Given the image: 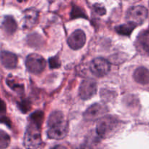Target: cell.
I'll list each match as a JSON object with an SVG mask.
<instances>
[{"label": "cell", "instance_id": "1", "mask_svg": "<svg viewBox=\"0 0 149 149\" xmlns=\"http://www.w3.org/2000/svg\"><path fill=\"white\" fill-rule=\"evenodd\" d=\"M43 112L38 111L32 113L25 132L23 144L26 149H38L42 145L41 125L43 121Z\"/></svg>", "mask_w": 149, "mask_h": 149}, {"label": "cell", "instance_id": "2", "mask_svg": "<svg viewBox=\"0 0 149 149\" xmlns=\"http://www.w3.org/2000/svg\"><path fill=\"white\" fill-rule=\"evenodd\" d=\"M47 136L54 140H61L66 136L68 131V124L63 113L55 111L49 115L47 120Z\"/></svg>", "mask_w": 149, "mask_h": 149}, {"label": "cell", "instance_id": "3", "mask_svg": "<svg viewBox=\"0 0 149 149\" xmlns=\"http://www.w3.org/2000/svg\"><path fill=\"white\" fill-rule=\"evenodd\" d=\"M119 122L112 116H105L98 121L96 131L100 138H107L115 133L119 127Z\"/></svg>", "mask_w": 149, "mask_h": 149}, {"label": "cell", "instance_id": "4", "mask_svg": "<svg viewBox=\"0 0 149 149\" xmlns=\"http://www.w3.org/2000/svg\"><path fill=\"white\" fill-rule=\"evenodd\" d=\"M148 15V10L142 5H136L130 7L127 13V20L128 23L138 25L142 24Z\"/></svg>", "mask_w": 149, "mask_h": 149}, {"label": "cell", "instance_id": "5", "mask_svg": "<svg viewBox=\"0 0 149 149\" xmlns=\"http://www.w3.org/2000/svg\"><path fill=\"white\" fill-rule=\"evenodd\" d=\"M26 66L29 72L39 74L43 71L46 66V61L38 54H30L26 59Z\"/></svg>", "mask_w": 149, "mask_h": 149}, {"label": "cell", "instance_id": "6", "mask_svg": "<svg viewBox=\"0 0 149 149\" xmlns=\"http://www.w3.org/2000/svg\"><path fill=\"white\" fill-rule=\"evenodd\" d=\"M90 70L97 77H104L110 71V63L103 58H96L90 63Z\"/></svg>", "mask_w": 149, "mask_h": 149}, {"label": "cell", "instance_id": "7", "mask_svg": "<svg viewBox=\"0 0 149 149\" xmlns=\"http://www.w3.org/2000/svg\"><path fill=\"white\" fill-rule=\"evenodd\" d=\"M107 109L104 105L100 103H95L90 106L84 113V118L88 122H94L96 120H100L104 117L105 114L107 113Z\"/></svg>", "mask_w": 149, "mask_h": 149}, {"label": "cell", "instance_id": "8", "mask_svg": "<svg viewBox=\"0 0 149 149\" xmlns=\"http://www.w3.org/2000/svg\"><path fill=\"white\" fill-rule=\"evenodd\" d=\"M97 91V83L92 79H87L81 82L79 90L80 97L83 100L90 99Z\"/></svg>", "mask_w": 149, "mask_h": 149}, {"label": "cell", "instance_id": "9", "mask_svg": "<svg viewBox=\"0 0 149 149\" xmlns=\"http://www.w3.org/2000/svg\"><path fill=\"white\" fill-rule=\"evenodd\" d=\"M68 45L71 49H79L82 47L86 42V35L83 31L78 29L73 32L68 38Z\"/></svg>", "mask_w": 149, "mask_h": 149}, {"label": "cell", "instance_id": "10", "mask_svg": "<svg viewBox=\"0 0 149 149\" xmlns=\"http://www.w3.org/2000/svg\"><path fill=\"white\" fill-rule=\"evenodd\" d=\"M135 47L140 53L143 55L149 53V31H145L138 35L135 42Z\"/></svg>", "mask_w": 149, "mask_h": 149}, {"label": "cell", "instance_id": "11", "mask_svg": "<svg viewBox=\"0 0 149 149\" xmlns=\"http://www.w3.org/2000/svg\"><path fill=\"white\" fill-rule=\"evenodd\" d=\"M39 13L34 8L27 9L23 12V28L24 29H31L38 20Z\"/></svg>", "mask_w": 149, "mask_h": 149}, {"label": "cell", "instance_id": "12", "mask_svg": "<svg viewBox=\"0 0 149 149\" xmlns=\"http://www.w3.org/2000/svg\"><path fill=\"white\" fill-rule=\"evenodd\" d=\"M1 62L3 66L12 69L17 66V57L12 52L2 51L1 53Z\"/></svg>", "mask_w": 149, "mask_h": 149}, {"label": "cell", "instance_id": "13", "mask_svg": "<svg viewBox=\"0 0 149 149\" xmlns=\"http://www.w3.org/2000/svg\"><path fill=\"white\" fill-rule=\"evenodd\" d=\"M135 81L141 84H149V70L145 67H139L133 74Z\"/></svg>", "mask_w": 149, "mask_h": 149}, {"label": "cell", "instance_id": "14", "mask_svg": "<svg viewBox=\"0 0 149 149\" xmlns=\"http://www.w3.org/2000/svg\"><path fill=\"white\" fill-rule=\"evenodd\" d=\"M2 29L9 34H13L17 29V23L11 16H5L1 24Z\"/></svg>", "mask_w": 149, "mask_h": 149}, {"label": "cell", "instance_id": "15", "mask_svg": "<svg viewBox=\"0 0 149 149\" xmlns=\"http://www.w3.org/2000/svg\"><path fill=\"white\" fill-rule=\"evenodd\" d=\"M136 26V25L133 24V23H127L126 24L121 25V26L116 27V31L119 34L124 35V36H129Z\"/></svg>", "mask_w": 149, "mask_h": 149}, {"label": "cell", "instance_id": "16", "mask_svg": "<svg viewBox=\"0 0 149 149\" xmlns=\"http://www.w3.org/2000/svg\"><path fill=\"white\" fill-rule=\"evenodd\" d=\"M7 84L12 90H13L15 92H16V93L22 94V93L24 92V87H23V84L17 82V81H15L14 79H13L12 77H9V78L7 79Z\"/></svg>", "mask_w": 149, "mask_h": 149}, {"label": "cell", "instance_id": "17", "mask_svg": "<svg viewBox=\"0 0 149 149\" xmlns=\"http://www.w3.org/2000/svg\"><path fill=\"white\" fill-rule=\"evenodd\" d=\"M10 143V138L9 135L3 130L0 132V148L4 149L7 148Z\"/></svg>", "mask_w": 149, "mask_h": 149}, {"label": "cell", "instance_id": "18", "mask_svg": "<svg viewBox=\"0 0 149 149\" xmlns=\"http://www.w3.org/2000/svg\"><path fill=\"white\" fill-rule=\"evenodd\" d=\"M71 17L74 18H77L78 17H86V15L81 8L77 6H74L72 11H71Z\"/></svg>", "mask_w": 149, "mask_h": 149}, {"label": "cell", "instance_id": "19", "mask_svg": "<svg viewBox=\"0 0 149 149\" xmlns=\"http://www.w3.org/2000/svg\"><path fill=\"white\" fill-rule=\"evenodd\" d=\"M49 67L51 68H58L60 66V63L58 58H57L56 57H53V58H50L49 60Z\"/></svg>", "mask_w": 149, "mask_h": 149}, {"label": "cell", "instance_id": "20", "mask_svg": "<svg viewBox=\"0 0 149 149\" xmlns=\"http://www.w3.org/2000/svg\"><path fill=\"white\" fill-rule=\"evenodd\" d=\"M19 106H20V109H21L22 111L24 112V113H26L29 109H30V103L28 101H25V100L22 102V103L19 105Z\"/></svg>", "mask_w": 149, "mask_h": 149}, {"label": "cell", "instance_id": "21", "mask_svg": "<svg viewBox=\"0 0 149 149\" xmlns=\"http://www.w3.org/2000/svg\"><path fill=\"white\" fill-rule=\"evenodd\" d=\"M94 10L95 11L97 14L100 15H104L105 13H106V10H105V9L103 8V7H101V6L98 5V4H97L94 5Z\"/></svg>", "mask_w": 149, "mask_h": 149}, {"label": "cell", "instance_id": "22", "mask_svg": "<svg viewBox=\"0 0 149 149\" xmlns=\"http://www.w3.org/2000/svg\"><path fill=\"white\" fill-rule=\"evenodd\" d=\"M77 149H93L90 146L87 145V144H82L80 146H79Z\"/></svg>", "mask_w": 149, "mask_h": 149}, {"label": "cell", "instance_id": "23", "mask_svg": "<svg viewBox=\"0 0 149 149\" xmlns=\"http://www.w3.org/2000/svg\"><path fill=\"white\" fill-rule=\"evenodd\" d=\"M51 149H67V148H65V146H63L59 145V146H56L53 147V148Z\"/></svg>", "mask_w": 149, "mask_h": 149}]
</instances>
